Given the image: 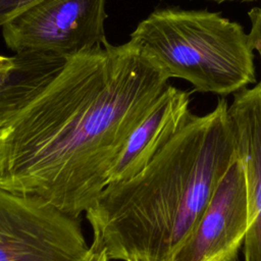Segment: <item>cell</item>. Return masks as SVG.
Returning a JSON list of instances; mask_svg holds the SVG:
<instances>
[{"mask_svg": "<svg viewBox=\"0 0 261 261\" xmlns=\"http://www.w3.org/2000/svg\"><path fill=\"white\" fill-rule=\"evenodd\" d=\"M239 158L248 186L250 224L243 246V261H261V82L233 94L228 105Z\"/></svg>", "mask_w": 261, "mask_h": 261, "instance_id": "52a82bcc", "label": "cell"}, {"mask_svg": "<svg viewBox=\"0 0 261 261\" xmlns=\"http://www.w3.org/2000/svg\"><path fill=\"white\" fill-rule=\"evenodd\" d=\"M18 62V56L14 55L11 57L0 55V74L1 73H7L11 71Z\"/></svg>", "mask_w": 261, "mask_h": 261, "instance_id": "4fadbf2b", "label": "cell"}, {"mask_svg": "<svg viewBox=\"0 0 261 261\" xmlns=\"http://www.w3.org/2000/svg\"><path fill=\"white\" fill-rule=\"evenodd\" d=\"M210 1H214L217 3H223V2H231V1H241V2H253L256 0H210Z\"/></svg>", "mask_w": 261, "mask_h": 261, "instance_id": "5bb4252c", "label": "cell"}, {"mask_svg": "<svg viewBox=\"0 0 261 261\" xmlns=\"http://www.w3.org/2000/svg\"><path fill=\"white\" fill-rule=\"evenodd\" d=\"M249 224L247 176L238 157L169 261H239Z\"/></svg>", "mask_w": 261, "mask_h": 261, "instance_id": "8992f818", "label": "cell"}, {"mask_svg": "<svg viewBox=\"0 0 261 261\" xmlns=\"http://www.w3.org/2000/svg\"><path fill=\"white\" fill-rule=\"evenodd\" d=\"M239 157L228 103L191 114L136 175L108 184L86 211L110 260L169 261Z\"/></svg>", "mask_w": 261, "mask_h": 261, "instance_id": "7a4b0ae2", "label": "cell"}, {"mask_svg": "<svg viewBox=\"0 0 261 261\" xmlns=\"http://www.w3.org/2000/svg\"><path fill=\"white\" fill-rule=\"evenodd\" d=\"M168 79L130 41L66 59L0 129V188L79 218Z\"/></svg>", "mask_w": 261, "mask_h": 261, "instance_id": "6da1fadb", "label": "cell"}, {"mask_svg": "<svg viewBox=\"0 0 261 261\" xmlns=\"http://www.w3.org/2000/svg\"><path fill=\"white\" fill-rule=\"evenodd\" d=\"M129 37L168 80H185L195 91L227 96L256 84L249 34L219 12L156 8Z\"/></svg>", "mask_w": 261, "mask_h": 261, "instance_id": "3957f363", "label": "cell"}, {"mask_svg": "<svg viewBox=\"0 0 261 261\" xmlns=\"http://www.w3.org/2000/svg\"><path fill=\"white\" fill-rule=\"evenodd\" d=\"M43 0H0V28Z\"/></svg>", "mask_w": 261, "mask_h": 261, "instance_id": "30bf717a", "label": "cell"}, {"mask_svg": "<svg viewBox=\"0 0 261 261\" xmlns=\"http://www.w3.org/2000/svg\"><path fill=\"white\" fill-rule=\"evenodd\" d=\"M248 17L251 22V29L249 32L251 44L254 51H257L261 61V5L253 7L248 12Z\"/></svg>", "mask_w": 261, "mask_h": 261, "instance_id": "8fae6325", "label": "cell"}, {"mask_svg": "<svg viewBox=\"0 0 261 261\" xmlns=\"http://www.w3.org/2000/svg\"><path fill=\"white\" fill-rule=\"evenodd\" d=\"M88 249L79 218L0 188V261H80Z\"/></svg>", "mask_w": 261, "mask_h": 261, "instance_id": "5b68a950", "label": "cell"}, {"mask_svg": "<svg viewBox=\"0 0 261 261\" xmlns=\"http://www.w3.org/2000/svg\"><path fill=\"white\" fill-rule=\"evenodd\" d=\"M15 68L0 74V129L64 65L66 59L17 55Z\"/></svg>", "mask_w": 261, "mask_h": 261, "instance_id": "9c48e42d", "label": "cell"}, {"mask_svg": "<svg viewBox=\"0 0 261 261\" xmlns=\"http://www.w3.org/2000/svg\"><path fill=\"white\" fill-rule=\"evenodd\" d=\"M190 101V92L165 87L127 138L108 184L136 175L150 162L189 119Z\"/></svg>", "mask_w": 261, "mask_h": 261, "instance_id": "ba28073f", "label": "cell"}, {"mask_svg": "<svg viewBox=\"0 0 261 261\" xmlns=\"http://www.w3.org/2000/svg\"><path fill=\"white\" fill-rule=\"evenodd\" d=\"M80 261H110V259L103 248L92 242V245Z\"/></svg>", "mask_w": 261, "mask_h": 261, "instance_id": "7c38bea8", "label": "cell"}, {"mask_svg": "<svg viewBox=\"0 0 261 261\" xmlns=\"http://www.w3.org/2000/svg\"><path fill=\"white\" fill-rule=\"evenodd\" d=\"M106 0H43L2 25L15 55L67 59L107 42Z\"/></svg>", "mask_w": 261, "mask_h": 261, "instance_id": "277c9868", "label": "cell"}, {"mask_svg": "<svg viewBox=\"0 0 261 261\" xmlns=\"http://www.w3.org/2000/svg\"><path fill=\"white\" fill-rule=\"evenodd\" d=\"M129 261H146V260H142V259H133V260H129Z\"/></svg>", "mask_w": 261, "mask_h": 261, "instance_id": "9a60e30c", "label": "cell"}]
</instances>
